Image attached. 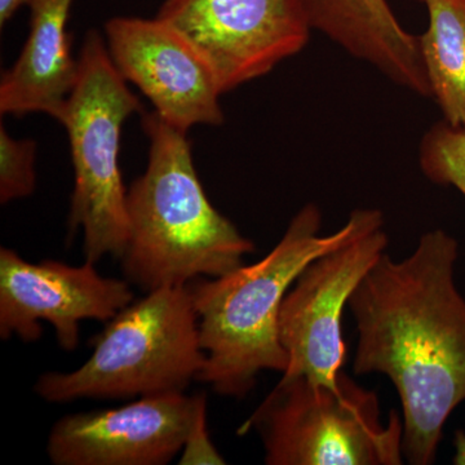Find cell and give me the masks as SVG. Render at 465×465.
<instances>
[{
  "label": "cell",
  "instance_id": "6",
  "mask_svg": "<svg viewBox=\"0 0 465 465\" xmlns=\"http://www.w3.org/2000/svg\"><path fill=\"white\" fill-rule=\"evenodd\" d=\"M255 432L268 465H400L403 425L382 423L381 400L344 371L335 385L282 376L240 436Z\"/></svg>",
  "mask_w": 465,
  "mask_h": 465
},
{
  "label": "cell",
  "instance_id": "19",
  "mask_svg": "<svg viewBox=\"0 0 465 465\" xmlns=\"http://www.w3.org/2000/svg\"><path fill=\"white\" fill-rule=\"evenodd\" d=\"M455 455L452 458V463L457 465H465V432L458 430L454 439Z\"/></svg>",
  "mask_w": 465,
  "mask_h": 465
},
{
  "label": "cell",
  "instance_id": "5",
  "mask_svg": "<svg viewBox=\"0 0 465 465\" xmlns=\"http://www.w3.org/2000/svg\"><path fill=\"white\" fill-rule=\"evenodd\" d=\"M142 101L116 70L103 34L90 30L78 72L56 121L65 128L74 168L69 232H84L85 262L121 259L128 241L127 191L122 176V130L143 113Z\"/></svg>",
  "mask_w": 465,
  "mask_h": 465
},
{
  "label": "cell",
  "instance_id": "3",
  "mask_svg": "<svg viewBox=\"0 0 465 465\" xmlns=\"http://www.w3.org/2000/svg\"><path fill=\"white\" fill-rule=\"evenodd\" d=\"M148 164L127 191L124 280L143 292L220 277L243 264L255 243L208 200L188 133L143 113Z\"/></svg>",
  "mask_w": 465,
  "mask_h": 465
},
{
  "label": "cell",
  "instance_id": "1",
  "mask_svg": "<svg viewBox=\"0 0 465 465\" xmlns=\"http://www.w3.org/2000/svg\"><path fill=\"white\" fill-rule=\"evenodd\" d=\"M458 241L425 232L407 258L385 252L349 299L356 323V375L381 374L402 409L403 457L436 461L446 421L465 401V298Z\"/></svg>",
  "mask_w": 465,
  "mask_h": 465
},
{
  "label": "cell",
  "instance_id": "17",
  "mask_svg": "<svg viewBox=\"0 0 465 465\" xmlns=\"http://www.w3.org/2000/svg\"><path fill=\"white\" fill-rule=\"evenodd\" d=\"M213 440H210L206 423V402L202 403L194 421H193L188 439L183 448L180 464H225Z\"/></svg>",
  "mask_w": 465,
  "mask_h": 465
},
{
  "label": "cell",
  "instance_id": "9",
  "mask_svg": "<svg viewBox=\"0 0 465 465\" xmlns=\"http://www.w3.org/2000/svg\"><path fill=\"white\" fill-rule=\"evenodd\" d=\"M127 280L101 275L94 262L67 265L56 260L26 262L15 250L0 249V338L39 341L42 322L54 327L58 345H79L82 321L108 322L134 302Z\"/></svg>",
  "mask_w": 465,
  "mask_h": 465
},
{
  "label": "cell",
  "instance_id": "2",
  "mask_svg": "<svg viewBox=\"0 0 465 465\" xmlns=\"http://www.w3.org/2000/svg\"><path fill=\"white\" fill-rule=\"evenodd\" d=\"M381 226V210L357 208L338 231L322 234V213L316 203H308L259 262L186 284L206 356L198 381L220 396L242 400L256 387L260 372L283 374L289 356L278 320L293 282L314 259Z\"/></svg>",
  "mask_w": 465,
  "mask_h": 465
},
{
  "label": "cell",
  "instance_id": "18",
  "mask_svg": "<svg viewBox=\"0 0 465 465\" xmlns=\"http://www.w3.org/2000/svg\"><path fill=\"white\" fill-rule=\"evenodd\" d=\"M29 2L30 0H0V26H5L16 15L18 9L29 5Z\"/></svg>",
  "mask_w": 465,
  "mask_h": 465
},
{
  "label": "cell",
  "instance_id": "14",
  "mask_svg": "<svg viewBox=\"0 0 465 465\" xmlns=\"http://www.w3.org/2000/svg\"><path fill=\"white\" fill-rule=\"evenodd\" d=\"M428 27L420 39L432 99L443 119L465 125V0H420Z\"/></svg>",
  "mask_w": 465,
  "mask_h": 465
},
{
  "label": "cell",
  "instance_id": "10",
  "mask_svg": "<svg viewBox=\"0 0 465 465\" xmlns=\"http://www.w3.org/2000/svg\"><path fill=\"white\" fill-rule=\"evenodd\" d=\"M113 63L136 85L153 112L177 130L222 125V88L201 52L173 24L155 18L118 16L104 26Z\"/></svg>",
  "mask_w": 465,
  "mask_h": 465
},
{
  "label": "cell",
  "instance_id": "12",
  "mask_svg": "<svg viewBox=\"0 0 465 465\" xmlns=\"http://www.w3.org/2000/svg\"><path fill=\"white\" fill-rule=\"evenodd\" d=\"M313 30L394 84L432 99L419 35L407 32L388 0H304Z\"/></svg>",
  "mask_w": 465,
  "mask_h": 465
},
{
  "label": "cell",
  "instance_id": "16",
  "mask_svg": "<svg viewBox=\"0 0 465 465\" xmlns=\"http://www.w3.org/2000/svg\"><path fill=\"white\" fill-rule=\"evenodd\" d=\"M36 143L14 139L0 125V203L23 200L35 191Z\"/></svg>",
  "mask_w": 465,
  "mask_h": 465
},
{
  "label": "cell",
  "instance_id": "13",
  "mask_svg": "<svg viewBox=\"0 0 465 465\" xmlns=\"http://www.w3.org/2000/svg\"><path fill=\"white\" fill-rule=\"evenodd\" d=\"M74 0H30V27L14 65L0 79V113L56 118L78 72L67 21Z\"/></svg>",
  "mask_w": 465,
  "mask_h": 465
},
{
  "label": "cell",
  "instance_id": "7",
  "mask_svg": "<svg viewBox=\"0 0 465 465\" xmlns=\"http://www.w3.org/2000/svg\"><path fill=\"white\" fill-rule=\"evenodd\" d=\"M157 17L195 45L224 94L304 50L313 30L304 0H164Z\"/></svg>",
  "mask_w": 465,
  "mask_h": 465
},
{
  "label": "cell",
  "instance_id": "15",
  "mask_svg": "<svg viewBox=\"0 0 465 465\" xmlns=\"http://www.w3.org/2000/svg\"><path fill=\"white\" fill-rule=\"evenodd\" d=\"M419 164L430 182L454 186L465 197V125L445 119L433 124L419 146Z\"/></svg>",
  "mask_w": 465,
  "mask_h": 465
},
{
  "label": "cell",
  "instance_id": "8",
  "mask_svg": "<svg viewBox=\"0 0 465 465\" xmlns=\"http://www.w3.org/2000/svg\"><path fill=\"white\" fill-rule=\"evenodd\" d=\"M388 246L390 238L381 226L323 253L300 273L278 320L281 342L289 356L282 376H304L327 385L338 382L347 357L344 309Z\"/></svg>",
  "mask_w": 465,
  "mask_h": 465
},
{
  "label": "cell",
  "instance_id": "11",
  "mask_svg": "<svg viewBox=\"0 0 465 465\" xmlns=\"http://www.w3.org/2000/svg\"><path fill=\"white\" fill-rule=\"evenodd\" d=\"M204 394L142 397L115 409L64 416L52 427L54 465H164L183 451Z\"/></svg>",
  "mask_w": 465,
  "mask_h": 465
},
{
  "label": "cell",
  "instance_id": "4",
  "mask_svg": "<svg viewBox=\"0 0 465 465\" xmlns=\"http://www.w3.org/2000/svg\"><path fill=\"white\" fill-rule=\"evenodd\" d=\"M204 361L188 286H164L108 321L87 362L74 371L43 374L34 390L54 403L174 393L198 381Z\"/></svg>",
  "mask_w": 465,
  "mask_h": 465
}]
</instances>
